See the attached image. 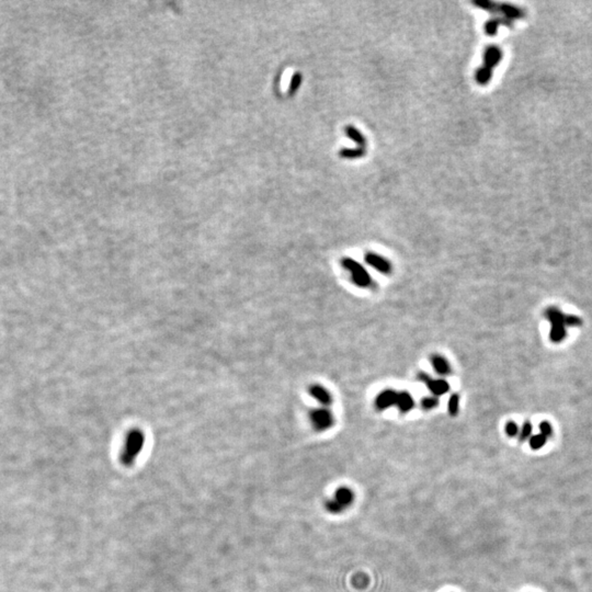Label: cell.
Wrapping results in <instances>:
<instances>
[{
  "mask_svg": "<svg viewBox=\"0 0 592 592\" xmlns=\"http://www.w3.org/2000/svg\"><path fill=\"white\" fill-rule=\"evenodd\" d=\"M308 393L315 400H317L324 407L330 406V405L332 404L333 399H332L331 393L323 385H319V384L310 385L308 388Z\"/></svg>",
  "mask_w": 592,
  "mask_h": 592,
  "instance_id": "ba28073f",
  "label": "cell"
},
{
  "mask_svg": "<svg viewBox=\"0 0 592 592\" xmlns=\"http://www.w3.org/2000/svg\"><path fill=\"white\" fill-rule=\"evenodd\" d=\"M566 334H567L566 326H564V325H555V326H552L551 333H549V338H551L552 341L560 342L563 339H565Z\"/></svg>",
  "mask_w": 592,
  "mask_h": 592,
  "instance_id": "9a60e30c",
  "label": "cell"
},
{
  "mask_svg": "<svg viewBox=\"0 0 592 592\" xmlns=\"http://www.w3.org/2000/svg\"><path fill=\"white\" fill-rule=\"evenodd\" d=\"M539 428H540L541 434H542V435H544L545 438H548V437H551L552 433H553V428H552V426H551V424H549V422H547V421H543V422H541V424H540V427H539Z\"/></svg>",
  "mask_w": 592,
  "mask_h": 592,
  "instance_id": "d4e9b609",
  "label": "cell"
},
{
  "mask_svg": "<svg viewBox=\"0 0 592 592\" xmlns=\"http://www.w3.org/2000/svg\"><path fill=\"white\" fill-rule=\"evenodd\" d=\"M528 443H530V447H531L533 450H540L541 448L544 447V444L546 443V438H545L544 435H542L541 433L535 434L530 438Z\"/></svg>",
  "mask_w": 592,
  "mask_h": 592,
  "instance_id": "d6986e66",
  "label": "cell"
},
{
  "mask_svg": "<svg viewBox=\"0 0 592 592\" xmlns=\"http://www.w3.org/2000/svg\"><path fill=\"white\" fill-rule=\"evenodd\" d=\"M309 419L311 426L316 431H326L330 429L334 424V417L332 412L326 407L313 409L309 412Z\"/></svg>",
  "mask_w": 592,
  "mask_h": 592,
  "instance_id": "277c9868",
  "label": "cell"
},
{
  "mask_svg": "<svg viewBox=\"0 0 592 592\" xmlns=\"http://www.w3.org/2000/svg\"><path fill=\"white\" fill-rule=\"evenodd\" d=\"M458 409H459V395L456 393H453L449 398V404H448L449 414L454 417L458 414Z\"/></svg>",
  "mask_w": 592,
  "mask_h": 592,
  "instance_id": "e0dca14e",
  "label": "cell"
},
{
  "mask_svg": "<svg viewBox=\"0 0 592 592\" xmlns=\"http://www.w3.org/2000/svg\"><path fill=\"white\" fill-rule=\"evenodd\" d=\"M500 23H502V20L498 19V18H494V19H490L489 21L486 22L485 25V32L486 34H488L489 36H495L498 28H499Z\"/></svg>",
  "mask_w": 592,
  "mask_h": 592,
  "instance_id": "ac0fdd59",
  "label": "cell"
},
{
  "mask_svg": "<svg viewBox=\"0 0 592 592\" xmlns=\"http://www.w3.org/2000/svg\"><path fill=\"white\" fill-rule=\"evenodd\" d=\"M302 82V75L300 73H295L292 77V80H291V86H290V93L293 95L296 91H298L300 84Z\"/></svg>",
  "mask_w": 592,
  "mask_h": 592,
  "instance_id": "603a6c76",
  "label": "cell"
},
{
  "mask_svg": "<svg viewBox=\"0 0 592 592\" xmlns=\"http://www.w3.org/2000/svg\"><path fill=\"white\" fill-rule=\"evenodd\" d=\"M582 322L581 319L578 316H575V315H565V321H564V325L568 326V327H579L581 326Z\"/></svg>",
  "mask_w": 592,
  "mask_h": 592,
  "instance_id": "7402d4cb",
  "label": "cell"
},
{
  "mask_svg": "<svg viewBox=\"0 0 592 592\" xmlns=\"http://www.w3.org/2000/svg\"><path fill=\"white\" fill-rule=\"evenodd\" d=\"M439 405V399L438 397H434V396H429V397H425L421 400V407L426 410H431L435 407H438Z\"/></svg>",
  "mask_w": 592,
  "mask_h": 592,
  "instance_id": "ffe728a7",
  "label": "cell"
},
{
  "mask_svg": "<svg viewBox=\"0 0 592 592\" xmlns=\"http://www.w3.org/2000/svg\"><path fill=\"white\" fill-rule=\"evenodd\" d=\"M501 58L502 51L498 46L490 45L486 49L484 54V67L493 71V68L500 63Z\"/></svg>",
  "mask_w": 592,
  "mask_h": 592,
  "instance_id": "9c48e42d",
  "label": "cell"
},
{
  "mask_svg": "<svg viewBox=\"0 0 592 592\" xmlns=\"http://www.w3.org/2000/svg\"><path fill=\"white\" fill-rule=\"evenodd\" d=\"M492 76H493V71H490V69L482 66L476 72V77L475 78H476L477 83H479L481 86H485V84L489 83L490 79H492Z\"/></svg>",
  "mask_w": 592,
  "mask_h": 592,
  "instance_id": "2e32d148",
  "label": "cell"
},
{
  "mask_svg": "<svg viewBox=\"0 0 592 592\" xmlns=\"http://www.w3.org/2000/svg\"><path fill=\"white\" fill-rule=\"evenodd\" d=\"M353 499L354 495L352 490L347 487H341L337 489L332 499L327 502L326 508L331 513H340L353 502Z\"/></svg>",
  "mask_w": 592,
  "mask_h": 592,
  "instance_id": "3957f363",
  "label": "cell"
},
{
  "mask_svg": "<svg viewBox=\"0 0 592 592\" xmlns=\"http://www.w3.org/2000/svg\"><path fill=\"white\" fill-rule=\"evenodd\" d=\"M364 260L367 262L370 267H372L373 269H375L376 271H378L379 273L382 274H389L392 273V270H393V266L392 263L389 262L385 257L380 256L376 252H367L364 256Z\"/></svg>",
  "mask_w": 592,
  "mask_h": 592,
  "instance_id": "8992f818",
  "label": "cell"
},
{
  "mask_svg": "<svg viewBox=\"0 0 592 592\" xmlns=\"http://www.w3.org/2000/svg\"><path fill=\"white\" fill-rule=\"evenodd\" d=\"M144 446V435L141 431H132L128 437L122 453V461L125 464L134 462Z\"/></svg>",
  "mask_w": 592,
  "mask_h": 592,
  "instance_id": "7a4b0ae2",
  "label": "cell"
},
{
  "mask_svg": "<svg viewBox=\"0 0 592 592\" xmlns=\"http://www.w3.org/2000/svg\"><path fill=\"white\" fill-rule=\"evenodd\" d=\"M341 264L346 270L349 271L350 277H351L352 282L359 287L365 289V287H370L373 284V279L371 274L368 272L360 262L353 260L352 258H344L341 260Z\"/></svg>",
  "mask_w": 592,
  "mask_h": 592,
  "instance_id": "6da1fadb",
  "label": "cell"
},
{
  "mask_svg": "<svg viewBox=\"0 0 592 592\" xmlns=\"http://www.w3.org/2000/svg\"><path fill=\"white\" fill-rule=\"evenodd\" d=\"M519 427L516 422L513 421H509L507 425H505V433H507L509 437H516V435L519 433Z\"/></svg>",
  "mask_w": 592,
  "mask_h": 592,
  "instance_id": "cb8c5ba5",
  "label": "cell"
},
{
  "mask_svg": "<svg viewBox=\"0 0 592 592\" xmlns=\"http://www.w3.org/2000/svg\"><path fill=\"white\" fill-rule=\"evenodd\" d=\"M396 407L398 408L399 411L403 412V414H407V412H409L412 408L415 407L414 397H412L411 394L408 392H405V391L399 392L398 396H397Z\"/></svg>",
  "mask_w": 592,
  "mask_h": 592,
  "instance_id": "8fae6325",
  "label": "cell"
},
{
  "mask_svg": "<svg viewBox=\"0 0 592 592\" xmlns=\"http://www.w3.org/2000/svg\"><path fill=\"white\" fill-rule=\"evenodd\" d=\"M430 363L433 370L437 372V374H439L440 376H447L451 374L452 371L451 364L446 356H443L441 354H433L430 357Z\"/></svg>",
  "mask_w": 592,
  "mask_h": 592,
  "instance_id": "30bf717a",
  "label": "cell"
},
{
  "mask_svg": "<svg viewBox=\"0 0 592 592\" xmlns=\"http://www.w3.org/2000/svg\"><path fill=\"white\" fill-rule=\"evenodd\" d=\"M545 317L552 323V326L555 325H564L565 314H563L557 307L551 306L545 310ZM565 326V325H564Z\"/></svg>",
  "mask_w": 592,
  "mask_h": 592,
  "instance_id": "7c38bea8",
  "label": "cell"
},
{
  "mask_svg": "<svg viewBox=\"0 0 592 592\" xmlns=\"http://www.w3.org/2000/svg\"><path fill=\"white\" fill-rule=\"evenodd\" d=\"M418 379L424 382L434 397L442 396L450 391L449 382L444 378H432L429 374L421 372L419 373Z\"/></svg>",
  "mask_w": 592,
  "mask_h": 592,
  "instance_id": "5b68a950",
  "label": "cell"
},
{
  "mask_svg": "<svg viewBox=\"0 0 592 592\" xmlns=\"http://www.w3.org/2000/svg\"><path fill=\"white\" fill-rule=\"evenodd\" d=\"M365 150L362 147H356V148H341L339 155L340 157L345 158V159H356V158H361L365 155Z\"/></svg>",
  "mask_w": 592,
  "mask_h": 592,
  "instance_id": "5bb4252c",
  "label": "cell"
},
{
  "mask_svg": "<svg viewBox=\"0 0 592 592\" xmlns=\"http://www.w3.org/2000/svg\"><path fill=\"white\" fill-rule=\"evenodd\" d=\"M532 430H533V427H532L531 422H528V421L524 422V425L522 426V429L520 430V440L524 441L528 438H531Z\"/></svg>",
  "mask_w": 592,
  "mask_h": 592,
  "instance_id": "44dd1931",
  "label": "cell"
},
{
  "mask_svg": "<svg viewBox=\"0 0 592 592\" xmlns=\"http://www.w3.org/2000/svg\"><path fill=\"white\" fill-rule=\"evenodd\" d=\"M397 396H398V392L394 391V389H391V388L384 389V391L380 392L375 398L376 408L382 411V410H386L389 407L396 406Z\"/></svg>",
  "mask_w": 592,
  "mask_h": 592,
  "instance_id": "52a82bcc",
  "label": "cell"
},
{
  "mask_svg": "<svg viewBox=\"0 0 592 592\" xmlns=\"http://www.w3.org/2000/svg\"><path fill=\"white\" fill-rule=\"evenodd\" d=\"M345 133L348 137L351 138L352 141L354 143H356L360 147L364 148L365 145H367V139H365V137L361 134V132L357 129H355L354 126H351V125L347 126L345 129Z\"/></svg>",
  "mask_w": 592,
  "mask_h": 592,
  "instance_id": "4fadbf2b",
  "label": "cell"
}]
</instances>
